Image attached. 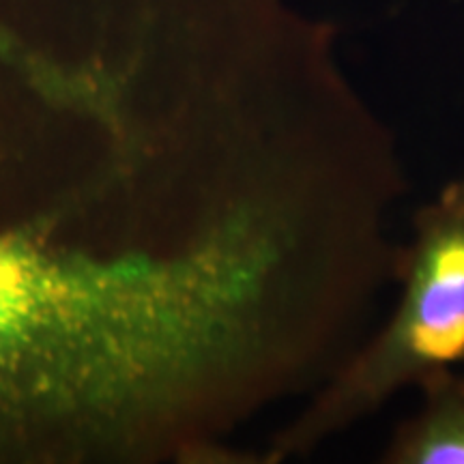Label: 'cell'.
<instances>
[{
	"label": "cell",
	"mask_w": 464,
	"mask_h": 464,
	"mask_svg": "<svg viewBox=\"0 0 464 464\" xmlns=\"http://www.w3.org/2000/svg\"><path fill=\"white\" fill-rule=\"evenodd\" d=\"M421 402L393 428L382 464H464V372L448 370L417 387Z\"/></svg>",
	"instance_id": "7a4b0ae2"
},
{
	"label": "cell",
	"mask_w": 464,
	"mask_h": 464,
	"mask_svg": "<svg viewBox=\"0 0 464 464\" xmlns=\"http://www.w3.org/2000/svg\"><path fill=\"white\" fill-rule=\"evenodd\" d=\"M393 282L392 314L310 393L266 460L310 454L398 393L464 363V177L417 208L411 237L396 247Z\"/></svg>",
	"instance_id": "6da1fadb"
}]
</instances>
